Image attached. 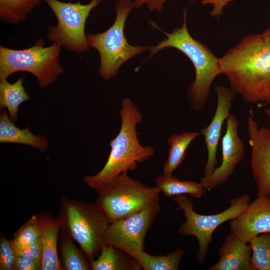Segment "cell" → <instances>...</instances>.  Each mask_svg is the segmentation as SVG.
Instances as JSON below:
<instances>
[{"mask_svg":"<svg viewBox=\"0 0 270 270\" xmlns=\"http://www.w3.org/2000/svg\"><path fill=\"white\" fill-rule=\"evenodd\" d=\"M219 60L236 94L247 103H270V27L247 34Z\"/></svg>","mask_w":270,"mask_h":270,"instance_id":"1","label":"cell"},{"mask_svg":"<svg viewBox=\"0 0 270 270\" xmlns=\"http://www.w3.org/2000/svg\"><path fill=\"white\" fill-rule=\"evenodd\" d=\"M265 114L268 119L269 126L268 128L270 129V108H267L264 110Z\"/></svg>","mask_w":270,"mask_h":270,"instance_id":"32","label":"cell"},{"mask_svg":"<svg viewBox=\"0 0 270 270\" xmlns=\"http://www.w3.org/2000/svg\"><path fill=\"white\" fill-rule=\"evenodd\" d=\"M184 253L185 250L180 248L165 256H154L142 250L134 258L144 270H177Z\"/></svg>","mask_w":270,"mask_h":270,"instance_id":"22","label":"cell"},{"mask_svg":"<svg viewBox=\"0 0 270 270\" xmlns=\"http://www.w3.org/2000/svg\"><path fill=\"white\" fill-rule=\"evenodd\" d=\"M246 122L250 166L257 196L270 197V129L258 126L252 108L248 110Z\"/></svg>","mask_w":270,"mask_h":270,"instance_id":"11","label":"cell"},{"mask_svg":"<svg viewBox=\"0 0 270 270\" xmlns=\"http://www.w3.org/2000/svg\"><path fill=\"white\" fill-rule=\"evenodd\" d=\"M0 142L28 145L41 152L46 151L48 145L44 136L34 135L28 127L24 129L17 128L4 111L1 112L0 116Z\"/></svg>","mask_w":270,"mask_h":270,"instance_id":"17","label":"cell"},{"mask_svg":"<svg viewBox=\"0 0 270 270\" xmlns=\"http://www.w3.org/2000/svg\"><path fill=\"white\" fill-rule=\"evenodd\" d=\"M44 42L38 40L32 47L13 50L0 46V80H6L14 72H26L37 78L40 88L52 84L64 69L59 62L60 44L44 46Z\"/></svg>","mask_w":270,"mask_h":270,"instance_id":"7","label":"cell"},{"mask_svg":"<svg viewBox=\"0 0 270 270\" xmlns=\"http://www.w3.org/2000/svg\"><path fill=\"white\" fill-rule=\"evenodd\" d=\"M42 261L17 256L14 270H41Z\"/></svg>","mask_w":270,"mask_h":270,"instance_id":"30","label":"cell"},{"mask_svg":"<svg viewBox=\"0 0 270 270\" xmlns=\"http://www.w3.org/2000/svg\"><path fill=\"white\" fill-rule=\"evenodd\" d=\"M23 78L17 80L13 84L6 80L0 81V108H8L10 120L14 122L18 118V112L20 105L30 100L28 94L23 86Z\"/></svg>","mask_w":270,"mask_h":270,"instance_id":"21","label":"cell"},{"mask_svg":"<svg viewBox=\"0 0 270 270\" xmlns=\"http://www.w3.org/2000/svg\"><path fill=\"white\" fill-rule=\"evenodd\" d=\"M55 15L58 24L50 26L47 37L53 43L60 44L66 50L80 54L90 46L85 34L86 20L92 10L102 0H92L87 4L43 0Z\"/></svg>","mask_w":270,"mask_h":270,"instance_id":"9","label":"cell"},{"mask_svg":"<svg viewBox=\"0 0 270 270\" xmlns=\"http://www.w3.org/2000/svg\"><path fill=\"white\" fill-rule=\"evenodd\" d=\"M135 9L140 8L145 4L150 11L162 12L164 3L168 0H132Z\"/></svg>","mask_w":270,"mask_h":270,"instance_id":"31","label":"cell"},{"mask_svg":"<svg viewBox=\"0 0 270 270\" xmlns=\"http://www.w3.org/2000/svg\"><path fill=\"white\" fill-rule=\"evenodd\" d=\"M199 135V132H184L170 136L168 156L164 167V174L172 175V172L184 160L186 150L192 142Z\"/></svg>","mask_w":270,"mask_h":270,"instance_id":"20","label":"cell"},{"mask_svg":"<svg viewBox=\"0 0 270 270\" xmlns=\"http://www.w3.org/2000/svg\"><path fill=\"white\" fill-rule=\"evenodd\" d=\"M184 22L180 27L174 28L170 33L164 32L166 38L156 45L149 46L148 58L159 51L174 48L184 54L192 62L195 70V78L188 90V99L190 108L195 112L205 106L210 88L214 80L222 74L219 58L204 43L193 38L187 26V10L183 12Z\"/></svg>","mask_w":270,"mask_h":270,"instance_id":"3","label":"cell"},{"mask_svg":"<svg viewBox=\"0 0 270 270\" xmlns=\"http://www.w3.org/2000/svg\"><path fill=\"white\" fill-rule=\"evenodd\" d=\"M230 226L232 234L248 243L258 236L270 232V197L258 196L242 213L230 220Z\"/></svg>","mask_w":270,"mask_h":270,"instance_id":"14","label":"cell"},{"mask_svg":"<svg viewBox=\"0 0 270 270\" xmlns=\"http://www.w3.org/2000/svg\"><path fill=\"white\" fill-rule=\"evenodd\" d=\"M238 125L236 116L230 114L226 120V131L222 139V162L210 176H202L200 180L206 190H210L224 184L244 160L245 146L238 135Z\"/></svg>","mask_w":270,"mask_h":270,"instance_id":"12","label":"cell"},{"mask_svg":"<svg viewBox=\"0 0 270 270\" xmlns=\"http://www.w3.org/2000/svg\"><path fill=\"white\" fill-rule=\"evenodd\" d=\"M160 210L159 203H157L110 223L105 244L134 257L144 250L146 235Z\"/></svg>","mask_w":270,"mask_h":270,"instance_id":"10","label":"cell"},{"mask_svg":"<svg viewBox=\"0 0 270 270\" xmlns=\"http://www.w3.org/2000/svg\"><path fill=\"white\" fill-rule=\"evenodd\" d=\"M192 2L198 0H190ZM234 0H200V3L204 6L211 4L213 6L210 15L214 18L219 19L223 15L224 8Z\"/></svg>","mask_w":270,"mask_h":270,"instance_id":"29","label":"cell"},{"mask_svg":"<svg viewBox=\"0 0 270 270\" xmlns=\"http://www.w3.org/2000/svg\"><path fill=\"white\" fill-rule=\"evenodd\" d=\"M121 104L120 129L110 140L111 150L107 162L96 174L84 178L86 184L96 190L122 172L136 170L138 163L143 162L154 153L152 146H142L138 141L136 126L143 116L138 106L128 98L122 99Z\"/></svg>","mask_w":270,"mask_h":270,"instance_id":"2","label":"cell"},{"mask_svg":"<svg viewBox=\"0 0 270 270\" xmlns=\"http://www.w3.org/2000/svg\"><path fill=\"white\" fill-rule=\"evenodd\" d=\"M16 256L12 240L2 238L0 240V270H14Z\"/></svg>","mask_w":270,"mask_h":270,"instance_id":"27","label":"cell"},{"mask_svg":"<svg viewBox=\"0 0 270 270\" xmlns=\"http://www.w3.org/2000/svg\"><path fill=\"white\" fill-rule=\"evenodd\" d=\"M40 228L42 250L41 270H64L58 256V236L60 225L58 218L50 214H38Z\"/></svg>","mask_w":270,"mask_h":270,"instance_id":"16","label":"cell"},{"mask_svg":"<svg viewBox=\"0 0 270 270\" xmlns=\"http://www.w3.org/2000/svg\"><path fill=\"white\" fill-rule=\"evenodd\" d=\"M173 200L184 212L186 220L178 228V232L183 236H194L198 243L197 260L205 262L214 230L224 222L230 220L242 213L250 203V196L244 194L230 200V206L224 211L214 214L197 213L192 202L185 194L176 195Z\"/></svg>","mask_w":270,"mask_h":270,"instance_id":"8","label":"cell"},{"mask_svg":"<svg viewBox=\"0 0 270 270\" xmlns=\"http://www.w3.org/2000/svg\"><path fill=\"white\" fill-rule=\"evenodd\" d=\"M134 8L132 0H118L114 4L116 18L112 25L103 32L86 35L90 48L99 53L98 74L106 80L113 78L124 62L148 50L146 46L130 44L124 36L125 22Z\"/></svg>","mask_w":270,"mask_h":270,"instance_id":"6","label":"cell"},{"mask_svg":"<svg viewBox=\"0 0 270 270\" xmlns=\"http://www.w3.org/2000/svg\"><path fill=\"white\" fill-rule=\"evenodd\" d=\"M92 270H140L133 256L110 244H104L98 256L90 262Z\"/></svg>","mask_w":270,"mask_h":270,"instance_id":"18","label":"cell"},{"mask_svg":"<svg viewBox=\"0 0 270 270\" xmlns=\"http://www.w3.org/2000/svg\"><path fill=\"white\" fill-rule=\"evenodd\" d=\"M253 270H270V232L262 234L250 242Z\"/></svg>","mask_w":270,"mask_h":270,"instance_id":"25","label":"cell"},{"mask_svg":"<svg viewBox=\"0 0 270 270\" xmlns=\"http://www.w3.org/2000/svg\"><path fill=\"white\" fill-rule=\"evenodd\" d=\"M252 248L231 232L218 250L219 260L208 270H253Z\"/></svg>","mask_w":270,"mask_h":270,"instance_id":"15","label":"cell"},{"mask_svg":"<svg viewBox=\"0 0 270 270\" xmlns=\"http://www.w3.org/2000/svg\"><path fill=\"white\" fill-rule=\"evenodd\" d=\"M40 228L38 215H34L14 234V244L24 246L40 242Z\"/></svg>","mask_w":270,"mask_h":270,"instance_id":"26","label":"cell"},{"mask_svg":"<svg viewBox=\"0 0 270 270\" xmlns=\"http://www.w3.org/2000/svg\"><path fill=\"white\" fill-rule=\"evenodd\" d=\"M42 0H32L35 7H38L40 4Z\"/></svg>","mask_w":270,"mask_h":270,"instance_id":"33","label":"cell"},{"mask_svg":"<svg viewBox=\"0 0 270 270\" xmlns=\"http://www.w3.org/2000/svg\"><path fill=\"white\" fill-rule=\"evenodd\" d=\"M156 186L167 198L182 194H188L194 198H200L206 190L202 182L191 180H180L176 176L163 174L155 180Z\"/></svg>","mask_w":270,"mask_h":270,"instance_id":"19","label":"cell"},{"mask_svg":"<svg viewBox=\"0 0 270 270\" xmlns=\"http://www.w3.org/2000/svg\"><path fill=\"white\" fill-rule=\"evenodd\" d=\"M35 7L32 0H0V18L4 22L18 24Z\"/></svg>","mask_w":270,"mask_h":270,"instance_id":"24","label":"cell"},{"mask_svg":"<svg viewBox=\"0 0 270 270\" xmlns=\"http://www.w3.org/2000/svg\"><path fill=\"white\" fill-rule=\"evenodd\" d=\"M95 204L110 223L158 203L160 190L130 178L127 172L108 181L96 190Z\"/></svg>","mask_w":270,"mask_h":270,"instance_id":"5","label":"cell"},{"mask_svg":"<svg viewBox=\"0 0 270 270\" xmlns=\"http://www.w3.org/2000/svg\"><path fill=\"white\" fill-rule=\"evenodd\" d=\"M57 218L62 234L76 242L90 262L95 260L106 244L110 224L96 205L64 196Z\"/></svg>","mask_w":270,"mask_h":270,"instance_id":"4","label":"cell"},{"mask_svg":"<svg viewBox=\"0 0 270 270\" xmlns=\"http://www.w3.org/2000/svg\"><path fill=\"white\" fill-rule=\"evenodd\" d=\"M14 246L17 256L28 259L42 261V250L40 242L24 246H18L14 244Z\"/></svg>","mask_w":270,"mask_h":270,"instance_id":"28","label":"cell"},{"mask_svg":"<svg viewBox=\"0 0 270 270\" xmlns=\"http://www.w3.org/2000/svg\"><path fill=\"white\" fill-rule=\"evenodd\" d=\"M60 262L65 270H90V262L71 238L62 234L60 244Z\"/></svg>","mask_w":270,"mask_h":270,"instance_id":"23","label":"cell"},{"mask_svg":"<svg viewBox=\"0 0 270 270\" xmlns=\"http://www.w3.org/2000/svg\"><path fill=\"white\" fill-rule=\"evenodd\" d=\"M214 91L217 96L216 109L210 124L201 128L199 132L204 138L207 150V160L203 171L202 176H210L217 167L216 152L224 122L230 114L232 101L236 94L230 87L216 86Z\"/></svg>","mask_w":270,"mask_h":270,"instance_id":"13","label":"cell"}]
</instances>
